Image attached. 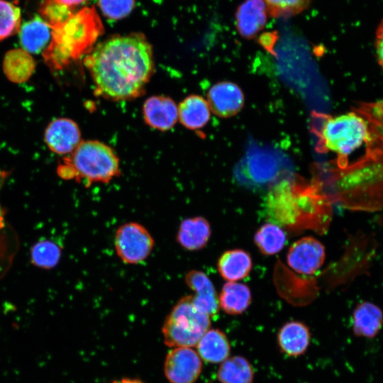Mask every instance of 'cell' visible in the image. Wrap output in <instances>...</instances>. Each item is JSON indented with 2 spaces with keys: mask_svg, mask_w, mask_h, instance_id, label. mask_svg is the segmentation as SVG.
I'll use <instances>...</instances> for the list:
<instances>
[{
  "mask_svg": "<svg viewBox=\"0 0 383 383\" xmlns=\"http://www.w3.org/2000/svg\"><path fill=\"white\" fill-rule=\"evenodd\" d=\"M45 141L49 149L55 153H71L81 143L80 131L72 120L56 118L47 126Z\"/></svg>",
  "mask_w": 383,
  "mask_h": 383,
  "instance_id": "obj_12",
  "label": "cell"
},
{
  "mask_svg": "<svg viewBox=\"0 0 383 383\" xmlns=\"http://www.w3.org/2000/svg\"><path fill=\"white\" fill-rule=\"evenodd\" d=\"M35 63L31 55L22 48L8 51L4 58L3 70L12 82L27 81L34 72Z\"/></svg>",
  "mask_w": 383,
  "mask_h": 383,
  "instance_id": "obj_23",
  "label": "cell"
},
{
  "mask_svg": "<svg viewBox=\"0 0 383 383\" xmlns=\"http://www.w3.org/2000/svg\"><path fill=\"white\" fill-rule=\"evenodd\" d=\"M211 109L203 97L190 95L178 106V118L182 124L190 129L204 127L209 121Z\"/></svg>",
  "mask_w": 383,
  "mask_h": 383,
  "instance_id": "obj_22",
  "label": "cell"
},
{
  "mask_svg": "<svg viewBox=\"0 0 383 383\" xmlns=\"http://www.w3.org/2000/svg\"><path fill=\"white\" fill-rule=\"evenodd\" d=\"M251 299L249 287L235 282L225 283L218 297L219 306L230 315L243 313L250 306Z\"/></svg>",
  "mask_w": 383,
  "mask_h": 383,
  "instance_id": "obj_24",
  "label": "cell"
},
{
  "mask_svg": "<svg viewBox=\"0 0 383 383\" xmlns=\"http://www.w3.org/2000/svg\"><path fill=\"white\" fill-rule=\"evenodd\" d=\"M241 89L231 82H221L211 87L207 102L211 111L219 117L228 118L237 114L244 105Z\"/></svg>",
  "mask_w": 383,
  "mask_h": 383,
  "instance_id": "obj_11",
  "label": "cell"
},
{
  "mask_svg": "<svg viewBox=\"0 0 383 383\" xmlns=\"http://www.w3.org/2000/svg\"><path fill=\"white\" fill-rule=\"evenodd\" d=\"M233 176L247 189L270 190L281 182L293 178L294 168L281 152L255 145L249 148L235 167Z\"/></svg>",
  "mask_w": 383,
  "mask_h": 383,
  "instance_id": "obj_4",
  "label": "cell"
},
{
  "mask_svg": "<svg viewBox=\"0 0 383 383\" xmlns=\"http://www.w3.org/2000/svg\"><path fill=\"white\" fill-rule=\"evenodd\" d=\"M199 354L191 348H174L166 356L164 371L171 383H194L201 372Z\"/></svg>",
  "mask_w": 383,
  "mask_h": 383,
  "instance_id": "obj_9",
  "label": "cell"
},
{
  "mask_svg": "<svg viewBox=\"0 0 383 383\" xmlns=\"http://www.w3.org/2000/svg\"><path fill=\"white\" fill-rule=\"evenodd\" d=\"M352 323L357 336L374 338L382 326L383 313L375 304L364 301L355 309Z\"/></svg>",
  "mask_w": 383,
  "mask_h": 383,
  "instance_id": "obj_19",
  "label": "cell"
},
{
  "mask_svg": "<svg viewBox=\"0 0 383 383\" xmlns=\"http://www.w3.org/2000/svg\"><path fill=\"white\" fill-rule=\"evenodd\" d=\"M196 346L199 357L211 363L223 362L231 350L226 335L218 329H209Z\"/></svg>",
  "mask_w": 383,
  "mask_h": 383,
  "instance_id": "obj_21",
  "label": "cell"
},
{
  "mask_svg": "<svg viewBox=\"0 0 383 383\" xmlns=\"http://www.w3.org/2000/svg\"><path fill=\"white\" fill-rule=\"evenodd\" d=\"M267 209L272 219L283 226L318 229V223L321 231L327 228L331 215L325 196L313 187L301 186L294 178L269 190Z\"/></svg>",
  "mask_w": 383,
  "mask_h": 383,
  "instance_id": "obj_2",
  "label": "cell"
},
{
  "mask_svg": "<svg viewBox=\"0 0 383 383\" xmlns=\"http://www.w3.org/2000/svg\"><path fill=\"white\" fill-rule=\"evenodd\" d=\"M268 13L262 0H245L235 13V24L240 35L245 38L255 37L264 28Z\"/></svg>",
  "mask_w": 383,
  "mask_h": 383,
  "instance_id": "obj_15",
  "label": "cell"
},
{
  "mask_svg": "<svg viewBox=\"0 0 383 383\" xmlns=\"http://www.w3.org/2000/svg\"><path fill=\"white\" fill-rule=\"evenodd\" d=\"M320 136L326 149L347 157L366 142L369 128L363 117L350 112L326 120Z\"/></svg>",
  "mask_w": 383,
  "mask_h": 383,
  "instance_id": "obj_7",
  "label": "cell"
},
{
  "mask_svg": "<svg viewBox=\"0 0 383 383\" xmlns=\"http://www.w3.org/2000/svg\"><path fill=\"white\" fill-rule=\"evenodd\" d=\"M286 234L277 225L267 223L256 231L254 240L260 251L266 255L280 252L286 243Z\"/></svg>",
  "mask_w": 383,
  "mask_h": 383,
  "instance_id": "obj_26",
  "label": "cell"
},
{
  "mask_svg": "<svg viewBox=\"0 0 383 383\" xmlns=\"http://www.w3.org/2000/svg\"><path fill=\"white\" fill-rule=\"evenodd\" d=\"M104 26L95 8L74 12L65 22L52 28L50 43L43 52L46 64L60 70L91 51Z\"/></svg>",
  "mask_w": 383,
  "mask_h": 383,
  "instance_id": "obj_3",
  "label": "cell"
},
{
  "mask_svg": "<svg viewBox=\"0 0 383 383\" xmlns=\"http://www.w3.org/2000/svg\"><path fill=\"white\" fill-rule=\"evenodd\" d=\"M211 233L210 224L205 218L201 216L187 218L179 224L176 241L187 250H199L206 246Z\"/></svg>",
  "mask_w": 383,
  "mask_h": 383,
  "instance_id": "obj_16",
  "label": "cell"
},
{
  "mask_svg": "<svg viewBox=\"0 0 383 383\" xmlns=\"http://www.w3.org/2000/svg\"><path fill=\"white\" fill-rule=\"evenodd\" d=\"M64 162L65 165L58 170L62 177H74L88 184L108 183L121 173L114 151L96 140L81 142Z\"/></svg>",
  "mask_w": 383,
  "mask_h": 383,
  "instance_id": "obj_5",
  "label": "cell"
},
{
  "mask_svg": "<svg viewBox=\"0 0 383 383\" xmlns=\"http://www.w3.org/2000/svg\"><path fill=\"white\" fill-rule=\"evenodd\" d=\"M145 122L151 127L167 131L172 128L178 119V107L170 98L155 96L148 98L143 108Z\"/></svg>",
  "mask_w": 383,
  "mask_h": 383,
  "instance_id": "obj_14",
  "label": "cell"
},
{
  "mask_svg": "<svg viewBox=\"0 0 383 383\" xmlns=\"http://www.w3.org/2000/svg\"><path fill=\"white\" fill-rule=\"evenodd\" d=\"M268 16L273 18H289L306 10L311 0H262Z\"/></svg>",
  "mask_w": 383,
  "mask_h": 383,
  "instance_id": "obj_30",
  "label": "cell"
},
{
  "mask_svg": "<svg viewBox=\"0 0 383 383\" xmlns=\"http://www.w3.org/2000/svg\"><path fill=\"white\" fill-rule=\"evenodd\" d=\"M111 383H144V382H143L140 380L135 379L124 378L119 380L113 381Z\"/></svg>",
  "mask_w": 383,
  "mask_h": 383,
  "instance_id": "obj_34",
  "label": "cell"
},
{
  "mask_svg": "<svg viewBox=\"0 0 383 383\" xmlns=\"http://www.w3.org/2000/svg\"><path fill=\"white\" fill-rule=\"evenodd\" d=\"M21 24V11L18 4L0 0V41L18 33Z\"/></svg>",
  "mask_w": 383,
  "mask_h": 383,
  "instance_id": "obj_27",
  "label": "cell"
},
{
  "mask_svg": "<svg viewBox=\"0 0 383 383\" xmlns=\"http://www.w3.org/2000/svg\"><path fill=\"white\" fill-rule=\"evenodd\" d=\"M61 257L60 247L48 240L36 243L30 251L32 262L40 268L51 269L59 262Z\"/></svg>",
  "mask_w": 383,
  "mask_h": 383,
  "instance_id": "obj_28",
  "label": "cell"
},
{
  "mask_svg": "<svg viewBox=\"0 0 383 383\" xmlns=\"http://www.w3.org/2000/svg\"><path fill=\"white\" fill-rule=\"evenodd\" d=\"M217 377L221 383H252L254 371L246 358L233 356L222 362Z\"/></svg>",
  "mask_w": 383,
  "mask_h": 383,
  "instance_id": "obj_25",
  "label": "cell"
},
{
  "mask_svg": "<svg viewBox=\"0 0 383 383\" xmlns=\"http://www.w3.org/2000/svg\"><path fill=\"white\" fill-rule=\"evenodd\" d=\"M85 62L97 94L114 101L139 96L154 71L152 46L140 33L105 40L91 50Z\"/></svg>",
  "mask_w": 383,
  "mask_h": 383,
  "instance_id": "obj_1",
  "label": "cell"
},
{
  "mask_svg": "<svg viewBox=\"0 0 383 383\" xmlns=\"http://www.w3.org/2000/svg\"><path fill=\"white\" fill-rule=\"evenodd\" d=\"M310 339L309 328L304 323L296 321L286 323L277 334L280 350L291 357L303 355L310 344Z\"/></svg>",
  "mask_w": 383,
  "mask_h": 383,
  "instance_id": "obj_17",
  "label": "cell"
},
{
  "mask_svg": "<svg viewBox=\"0 0 383 383\" xmlns=\"http://www.w3.org/2000/svg\"><path fill=\"white\" fill-rule=\"evenodd\" d=\"M374 45L377 62L383 68V18L376 29Z\"/></svg>",
  "mask_w": 383,
  "mask_h": 383,
  "instance_id": "obj_32",
  "label": "cell"
},
{
  "mask_svg": "<svg viewBox=\"0 0 383 383\" xmlns=\"http://www.w3.org/2000/svg\"><path fill=\"white\" fill-rule=\"evenodd\" d=\"M39 16L52 28L65 22L74 13L72 8L56 0H43L39 6Z\"/></svg>",
  "mask_w": 383,
  "mask_h": 383,
  "instance_id": "obj_29",
  "label": "cell"
},
{
  "mask_svg": "<svg viewBox=\"0 0 383 383\" xmlns=\"http://www.w3.org/2000/svg\"><path fill=\"white\" fill-rule=\"evenodd\" d=\"M113 243L117 256L128 265L144 262L155 246V240L150 231L134 221L125 223L116 229Z\"/></svg>",
  "mask_w": 383,
  "mask_h": 383,
  "instance_id": "obj_8",
  "label": "cell"
},
{
  "mask_svg": "<svg viewBox=\"0 0 383 383\" xmlns=\"http://www.w3.org/2000/svg\"><path fill=\"white\" fill-rule=\"evenodd\" d=\"M60 4H62L67 6H69L70 8H74L77 6L80 5L86 0H56Z\"/></svg>",
  "mask_w": 383,
  "mask_h": 383,
  "instance_id": "obj_33",
  "label": "cell"
},
{
  "mask_svg": "<svg viewBox=\"0 0 383 383\" xmlns=\"http://www.w3.org/2000/svg\"><path fill=\"white\" fill-rule=\"evenodd\" d=\"M324 246L313 237H304L289 249L287 260L289 266L303 274H312L321 268L325 260Z\"/></svg>",
  "mask_w": 383,
  "mask_h": 383,
  "instance_id": "obj_10",
  "label": "cell"
},
{
  "mask_svg": "<svg viewBox=\"0 0 383 383\" xmlns=\"http://www.w3.org/2000/svg\"><path fill=\"white\" fill-rule=\"evenodd\" d=\"M135 0H98V6L104 16L112 20L126 17L133 10Z\"/></svg>",
  "mask_w": 383,
  "mask_h": 383,
  "instance_id": "obj_31",
  "label": "cell"
},
{
  "mask_svg": "<svg viewBox=\"0 0 383 383\" xmlns=\"http://www.w3.org/2000/svg\"><path fill=\"white\" fill-rule=\"evenodd\" d=\"M18 33L22 49L30 54H38L50 43L52 29L40 16H35L21 24Z\"/></svg>",
  "mask_w": 383,
  "mask_h": 383,
  "instance_id": "obj_18",
  "label": "cell"
},
{
  "mask_svg": "<svg viewBox=\"0 0 383 383\" xmlns=\"http://www.w3.org/2000/svg\"><path fill=\"white\" fill-rule=\"evenodd\" d=\"M218 270L226 280L235 282L246 277L251 271L252 262L249 253L241 249L224 252L218 260Z\"/></svg>",
  "mask_w": 383,
  "mask_h": 383,
  "instance_id": "obj_20",
  "label": "cell"
},
{
  "mask_svg": "<svg viewBox=\"0 0 383 383\" xmlns=\"http://www.w3.org/2000/svg\"><path fill=\"white\" fill-rule=\"evenodd\" d=\"M185 282L195 293L192 299L196 309L209 317L216 315L220 307L218 297L209 277L201 271L192 270L185 275Z\"/></svg>",
  "mask_w": 383,
  "mask_h": 383,
  "instance_id": "obj_13",
  "label": "cell"
},
{
  "mask_svg": "<svg viewBox=\"0 0 383 383\" xmlns=\"http://www.w3.org/2000/svg\"><path fill=\"white\" fill-rule=\"evenodd\" d=\"M210 325V317L196 309L192 295L184 296L165 320L162 328L165 343L173 348L196 346Z\"/></svg>",
  "mask_w": 383,
  "mask_h": 383,
  "instance_id": "obj_6",
  "label": "cell"
}]
</instances>
